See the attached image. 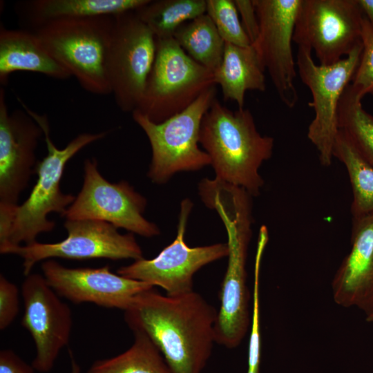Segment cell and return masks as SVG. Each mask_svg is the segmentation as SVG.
<instances>
[{
  "label": "cell",
  "mask_w": 373,
  "mask_h": 373,
  "mask_svg": "<svg viewBox=\"0 0 373 373\" xmlns=\"http://www.w3.org/2000/svg\"><path fill=\"white\" fill-rule=\"evenodd\" d=\"M218 312L193 291L163 296L153 287L124 311L130 329L146 334L172 373H202L216 342Z\"/></svg>",
  "instance_id": "1"
},
{
  "label": "cell",
  "mask_w": 373,
  "mask_h": 373,
  "mask_svg": "<svg viewBox=\"0 0 373 373\" xmlns=\"http://www.w3.org/2000/svg\"><path fill=\"white\" fill-rule=\"evenodd\" d=\"M18 101L42 128L47 155L37 164V180L28 198L21 204L0 205V248L33 243L39 234L54 229L55 223L48 219V214L55 212L63 216L75 199L60 188L67 162L85 146L107 134L81 133L64 149H58L50 138L47 116L32 111L19 98Z\"/></svg>",
  "instance_id": "2"
},
{
  "label": "cell",
  "mask_w": 373,
  "mask_h": 373,
  "mask_svg": "<svg viewBox=\"0 0 373 373\" xmlns=\"http://www.w3.org/2000/svg\"><path fill=\"white\" fill-rule=\"evenodd\" d=\"M206 206L218 213L227 233L228 264L215 330L216 342L232 349L242 342L250 323L246 262L252 235V197L242 188L224 185L209 194Z\"/></svg>",
  "instance_id": "3"
},
{
  "label": "cell",
  "mask_w": 373,
  "mask_h": 373,
  "mask_svg": "<svg viewBox=\"0 0 373 373\" xmlns=\"http://www.w3.org/2000/svg\"><path fill=\"white\" fill-rule=\"evenodd\" d=\"M200 144L211 160L218 180L260 195L262 164L273 153L274 138L261 135L249 109L233 111L216 98L202 120Z\"/></svg>",
  "instance_id": "4"
},
{
  "label": "cell",
  "mask_w": 373,
  "mask_h": 373,
  "mask_svg": "<svg viewBox=\"0 0 373 373\" xmlns=\"http://www.w3.org/2000/svg\"><path fill=\"white\" fill-rule=\"evenodd\" d=\"M114 22L115 16L58 20L32 32L85 90L107 95L106 60Z\"/></svg>",
  "instance_id": "5"
},
{
  "label": "cell",
  "mask_w": 373,
  "mask_h": 373,
  "mask_svg": "<svg viewBox=\"0 0 373 373\" xmlns=\"http://www.w3.org/2000/svg\"><path fill=\"white\" fill-rule=\"evenodd\" d=\"M216 95L213 86L186 109L160 123L137 111L132 113L151 144L147 175L153 182L164 184L176 173L198 171L211 164L208 154L199 147V138L202 120Z\"/></svg>",
  "instance_id": "6"
},
{
  "label": "cell",
  "mask_w": 373,
  "mask_h": 373,
  "mask_svg": "<svg viewBox=\"0 0 373 373\" xmlns=\"http://www.w3.org/2000/svg\"><path fill=\"white\" fill-rule=\"evenodd\" d=\"M213 86V72L191 58L173 38L156 39L154 62L135 111L160 123L186 109Z\"/></svg>",
  "instance_id": "7"
},
{
  "label": "cell",
  "mask_w": 373,
  "mask_h": 373,
  "mask_svg": "<svg viewBox=\"0 0 373 373\" xmlns=\"http://www.w3.org/2000/svg\"><path fill=\"white\" fill-rule=\"evenodd\" d=\"M362 50L361 43L337 62L321 65L314 62L309 49L298 47V72L302 82L310 90L312 100L308 105L314 111L307 135L318 152L320 164L325 167L329 166L334 159L333 148L339 130V102L354 77Z\"/></svg>",
  "instance_id": "8"
},
{
  "label": "cell",
  "mask_w": 373,
  "mask_h": 373,
  "mask_svg": "<svg viewBox=\"0 0 373 373\" xmlns=\"http://www.w3.org/2000/svg\"><path fill=\"white\" fill-rule=\"evenodd\" d=\"M156 51V38L135 11L115 16L106 60L111 93L122 111L138 107Z\"/></svg>",
  "instance_id": "9"
},
{
  "label": "cell",
  "mask_w": 373,
  "mask_h": 373,
  "mask_svg": "<svg viewBox=\"0 0 373 373\" xmlns=\"http://www.w3.org/2000/svg\"><path fill=\"white\" fill-rule=\"evenodd\" d=\"M67 237L53 243L37 241L24 245L0 248L1 254H15L23 259L25 276L37 262L55 258L69 260L143 258V252L133 233L122 234L106 222L95 220H66Z\"/></svg>",
  "instance_id": "10"
},
{
  "label": "cell",
  "mask_w": 373,
  "mask_h": 373,
  "mask_svg": "<svg viewBox=\"0 0 373 373\" xmlns=\"http://www.w3.org/2000/svg\"><path fill=\"white\" fill-rule=\"evenodd\" d=\"M363 17L358 0H300L293 41L332 64L362 43Z\"/></svg>",
  "instance_id": "11"
},
{
  "label": "cell",
  "mask_w": 373,
  "mask_h": 373,
  "mask_svg": "<svg viewBox=\"0 0 373 373\" xmlns=\"http://www.w3.org/2000/svg\"><path fill=\"white\" fill-rule=\"evenodd\" d=\"M84 171L82 187L63 217L103 221L146 238L160 234L158 227L143 216L146 199L127 182L108 181L94 158L85 160Z\"/></svg>",
  "instance_id": "12"
},
{
  "label": "cell",
  "mask_w": 373,
  "mask_h": 373,
  "mask_svg": "<svg viewBox=\"0 0 373 373\" xmlns=\"http://www.w3.org/2000/svg\"><path fill=\"white\" fill-rule=\"evenodd\" d=\"M192 207L190 200L182 201L176 238L157 256L135 260L119 268L117 274L153 287L158 286L170 296L193 291L194 274L202 267L227 256L229 248L227 243L195 247L187 245L184 234Z\"/></svg>",
  "instance_id": "13"
},
{
  "label": "cell",
  "mask_w": 373,
  "mask_h": 373,
  "mask_svg": "<svg viewBox=\"0 0 373 373\" xmlns=\"http://www.w3.org/2000/svg\"><path fill=\"white\" fill-rule=\"evenodd\" d=\"M259 32L251 44L280 101L289 108L298 102L292 42L300 0H253Z\"/></svg>",
  "instance_id": "14"
},
{
  "label": "cell",
  "mask_w": 373,
  "mask_h": 373,
  "mask_svg": "<svg viewBox=\"0 0 373 373\" xmlns=\"http://www.w3.org/2000/svg\"><path fill=\"white\" fill-rule=\"evenodd\" d=\"M21 294L24 307L21 325L30 334L35 346L32 365L38 372H48L69 343L71 310L39 274L26 276Z\"/></svg>",
  "instance_id": "15"
},
{
  "label": "cell",
  "mask_w": 373,
  "mask_h": 373,
  "mask_svg": "<svg viewBox=\"0 0 373 373\" xmlns=\"http://www.w3.org/2000/svg\"><path fill=\"white\" fill-rule=\"evenodd\" d=\"M41 268L50 287L59 296L75 304L90 303L125 311L139 294L155 287L114 274L108 265L70 268L48 259L43 262Z\"/></svg>",
  "instance_id": "16"
},
{
  "label": "cell",
  "mask_w": 373,
  "mask_h": 373,
  "mask_svg": "<svg viewBox=\"0 0 373 373\" xmlns=\"http://www.w3.org/2000/svg\"><path fill=\"white\" fill-rule=\"evenodd\" d=\"M0 89V205L18 204L38 162L35 151L44 131L24 110L8 111Z\"/></svg>",
  "instance_id": "17"
},
{
  "label": "cell",
  "mask_w": 373,
  "mask_h": 373,
  "mask_svg": "<svg viewBox=\"0 0 373 373\" xmlns=\"http://www.w3.org/2000/svg\"><path fill=\"white\" fill-rule=\"evenodd\" d=\"M334 302L368 314L373 309V212L352 217L351 248L332 282Z\"/></svg>",
  "instance_id": "18"
},
{
  "label": "cell",
  "mask_w": 373,
  "mask_h": 373,
  "mask_svg": "<svg viewBox=\"0 0 373 373\" xmlns=\"http://www.w3.org/2000/svg\"><path fill=\"white\" fill-rule=\"evenodd\" d=\"M149 0H28L16 3L19 19L30 31L54 21L115 16L135 11Z\"/></svg>",
  "instance_id": "19"
},
{
  "label": "cell",
  "mask_w": 373,
  "mask_h": 373,
  "mask_svg": "<svg viewBox=\"0 0 373 373\" xmlns=\"http://www.w3.org/2000/svg\"><path fill=\"white\" fill-rule=\"evenodd\" d=\"M16 71L38 73L64 80L71 77L41 44L36 35L27 29H0V82L8 83Z\"/></svg>",
  "instance_id": "20"
},
{
  "label": "cell",
  "mask_w": 373,
  "mask_h": 373,
  "mask_svg": "<svg viewBox=\"0 0 373 373\" xmlns=\"http://www.w3.org/2000/svg\"><path fill=\"white\" fill-rule=\"evenodd\" d=\"M265 68L254 46H239L225 43L220 66L213 72L224 100H233L243 108L247 90H266Z\"/></svg>",
  "instance_id": "21"
},
{
  "label": "cell",
  "mask_w": 373,
  "mask_h": 373,
  "mask_svg": "<svg viewBox=\"0 0 373 373\" xmlns=\"http://www.w3.org/2000/svg\"><path fill=\"white\" fill-rule=\"evenodd\" d=\"M173 38L191 58L211 71L221 64L225 42L207 14L182 24Z\"/></svg>",
  "instance_id": "22"
},
{
  "label": "cell",
  "mask_w": 373,
  "mask_h": 373,
  "mask_svg": "<svg viewBox=\"0 0 373 373\" xmlns=\"http://www.w3.org/2000/svg\"><path fill=\"white\" fill-rule=\"evenodd\" d=\"M134 341L123 353L96 361L87 373H172L155 344L144 332L132 329Z\"/></svg>",
  "instance_id": "23"
},
{
  "label": "cell",
  "mask_w": 373,
  "mask_h": 373,
  "mask_svg": "<svg viewBox=\"0 0 373 373\" xmlns=\"http://www.w3.org/2000/svg\"><path fill=\"white\" fill-rule=\"evenodd\" d=\"M333 156L345 166L352 191L351 213L358 217L373 212V165L365 160L346 135L338 130Z\"/></svg>",
  "instance_id": "24"
},
{
  "label": "cell",
  "mask_w": 373,
  "mask_h": 373,
  "mask_svg": "<svg viewBox=\"0 0 373 373\" xmlns=\"http://www.w3.org/2000/svg\"><path fill=\"white\" fill-rule=\"evenodd\" d=\"M206 0H149L135 12L156 39L173 38L188 21L206 13Z\"/></svg>",
  "instance_id": "25"
},
{
  "label": "cell",
  "mask_w": 373,
  "mask_h": 373,
  "mask_svg": "<svg viewBox=\"0 0 373 373\" xmlns=\"http://www.w3.org/2000/svg\"><path fill=\"white\" fill-rule=\"evenodd\" d=\"M362 99L349 84L339 102L338 129L346 135L361 156L373 165V116L363 108Z\"/></svg>",
  "instance_id": "26"
},
{
  "label": "cell",
  "mask_w": 373,
  "mask_h": 373,
  "mask_svg": "<svg viewBox=\"0 0 373 373\" xmlns=\"http://www.w3.org/2000/svg\"><path fill=\"white\" fill-rule=\"evenodd\" d=\"M206 14L211 19L225 43L249 46L247 35L233 0H206Z\"/></svg>",
  "instance_id": "27"
},
{
  "label": "cell",
  "mask_w": 373,
  "mask_h": 373,
  "mask_svg": "<svg viewBox=\"0 0 373 373\" xmlns=\"http://www.w3.org/2000/svg\"><path fill=\"white\" fill-rule=\"evenodd\" d=\"M268 240L267 228L262 226L260 231L254 267L253 311L248 350V368L247 373H260V332L259 278L262 256Z\"/></svg>",
  "instance_id": "28"
},
{
  "label": "cell",
  "mask_w": 373,
  "mask_h": 373,
  "mask_svg": "<svg viewBox=\"0 0 373 373\" xmlns=\"http://www.w3.org/2000/svg\"><path fill=\"white\" fill-rule=\"evenodd\" d=\"M363 50L351 85L363 98L373 95V27L364 17L362 23Z\"/></svg>",
  "instance_id": "29"
},
{
  "label": "cell",
  "mask_w": 373,
  "mask_h": 373,
  "mask_svg": "<svg viewBox=\"0 0 373 373\" xmlns=\"http://www.w3.org/2000/svg\"><path fill=\"white\" fill-rule=\"evenodd\" d=\"M19 289L17 286L0 275V329L8 327L19 312Z\"/></svg>",
  "instance_id": "30"
},
{
  "label": "cell",
  "mask_w": 373,
  "mask_h": 373,
  "mask_svg": "<svg viewBox=\"0 0 373 373\" xmlns=\"http://www.w3.org/2000/svg\"><path fill=\"white\" fill-rule=\"evenodd\" d=\"M240 15L242 26L251 44L256 39L259 32V23L253 0H233Z\"/></svg>",
  "instance_id": "31"
},
{
  "label": "cell",
  "mask_w": 373,
  "mask_h": 373,
  "mask_svg": "<svg viewBox=\"0 0 373 373\" xmlns=\"http://www.w3.org/2000/svg\"><path fill=\"white\" fill-rule=\"evenodd\" d=\"M34 370L11 350L0 352V373H35Z\"/></svg>",
  "instance_id": "32"
},
{
  "label": "cell",
  "mask_w": 373,
  "mask_h": 373,
  "mask_svg": "<svg viewBox=\"0 0 373 373\" xmlns=\"http://www.w3.org/2000/svg\"><path fill=\"white\" fill-rule=\"evenodd\" d=\"M363 14L373 27V0H358Z\"/></svg>",
  "instance_id": "33"
},
{
  "label": "cell",
  "mask_w": 373,
  "mask_h": 373,
  "mask_svg": "<svg viewBox=\"0 0 373 373\" xmlns=\"http://www.w3.org/2000/svg\"><path fill=\"white\" fill-rule=\"evenodd\" d=\"M71 368L70 373H81V368L74 357L71 355Z\"/></svg>",
  "instance_id": "34"
},
{
  "label": "cell",
  "mask_w": 373,
  "mask_h": 373,
  "mask_svg": "<svg viewBox=\"0 0 373 373\" xmlns=\"http://www.w3.org/2000/svg\"><path fill=\"white\" fill-rule=\"evenodd\" d=\"M365 320L369 323H373V309L367 315H365Z\"/></svg>",
  "instance_id": "35"
}]
</instances>
